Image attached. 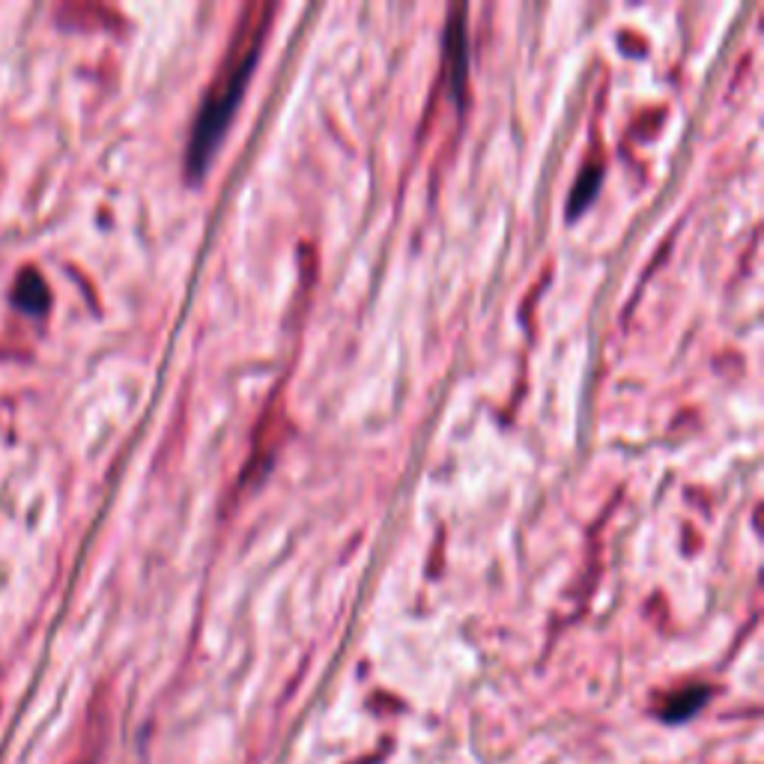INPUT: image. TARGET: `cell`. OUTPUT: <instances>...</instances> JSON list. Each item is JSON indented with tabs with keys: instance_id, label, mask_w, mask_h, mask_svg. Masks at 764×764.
Returning <instances> with one entry per match:
<instances>
[{
	"instance_id": "3",
	"label": "cell",
	"mask_w": 764,
	"mask_h": 764,
	"mask_svg": "<svg viewBox=\"0 0 764 764\" xmlns=\"http://www.w3.org/2000/svg\"><path fill=\"white\" fill-rule=\"evenodd\" d=\"M598 183H600V167L588 165V171L582 174V179H579V186L574 188V200H570V213H579L582 206L595 197V192H598Z\"/></svg>"
},
{
	"instance_id": "1",
	"label": "cell",
	"mask_w": 764,
	"mask_h": 764,
	"mask_svg": "<svg viewBox=\"0 0 764 764\" xmlns=\"http://www.w3.org/2000/svg\"><path fill=\"white\" fill-rule=\"evenodd\" d=\"M269 19H272V7L251 3L242 21H239L230 51L225 58V66H221L213 87L206 93L204 105L197 111L195 128L188 135V177H200L206 165H209V158L216 156L218 141L225 135V128L230 126L236 105L242 99V90L251 79V69L257 63V54H260V42H264L266 30H269Z\"/></svg>"
},
{
	"instance_id": "2",
	"label": "cell",
	"mask_w": 764,
	"mask_h": 764,
	"mask_svg": "<svg viewBox=\"0 0 764 764\" xmlns=\"http://www.w3.org/2000/svg\"><path fill=\"white\" fill-rule=\"evenodd\" d=\"M16 302L28 311H42L49 304V290H45V281L40 278V272L33 269H24L19 275V290H16Z\"/></svg>"
}]
</instances>
